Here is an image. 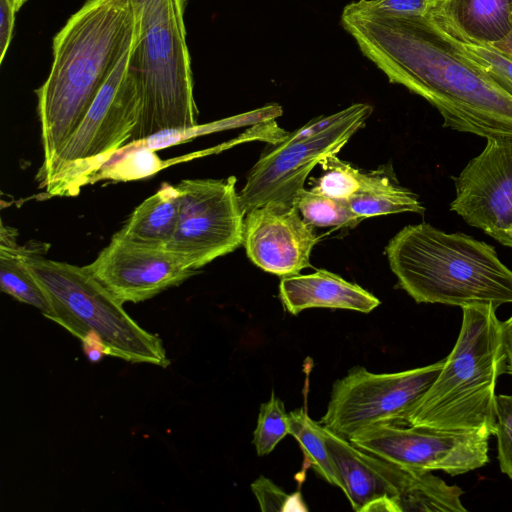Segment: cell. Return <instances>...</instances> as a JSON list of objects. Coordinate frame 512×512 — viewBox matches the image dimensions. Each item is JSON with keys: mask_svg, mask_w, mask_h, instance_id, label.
<instances>
[{"mask_svg": "<svg viewBox=\"0 0 512 512\" xmlns=\"http://www.w3.org/2000/svg\"><path fill=\"white\" fill-rule=\"evenodd\" d=\"M340 24L390 83L435 107L444 127L512 140V96L426 16L383 14L359 0L344 7Z\"/></svg>", "mask_w": 512, "mask_h": 512, "instance_id": "6da1fadb", "label": "cell"}, {"mask_svg": "<svg viewBox=\"0 0 512 512\" xmlns=\"http://www.w3.org/2000/svg\"><path fill=\"white\" fill-rule=\"evenodd\" d=\"M132 0H86L55 35L52 65L36 90L47 170L84 119L114 68L132 47Z\"/></svg>", "mask_w": 512, "mask_h": 512, "instance_id": "7a4b0ae2", "label": "cell"}, {"mask_svg": "<svg viewBox=\"0 0 512 512\" xmlns=\"http://www.w3.org/2000/svg\"><path fill=\"white\" fill-rule=\"evenodd\" d=\"M385 252L398 286L417 303L452 306L512 303V270L492 245L428 223L408 225Z\"/></svg>", "mask_w": 512, "mask_h": 512, "instance_id": "3957f363", "label": "cell"}, {"mask_svg": "<svg viewBox=\"0 0 512 512\" xmlns=\"http://www.w3.org/2000/svg\"><path fill=\"white\" fill-rule=\"evenodd\" d=\"M458 339L427 393L400 425L495 433L496 383L506 372L501 322L493 305L462 307Z\"/></svg>", "mask_w": 512, "mask_h": 512, "instance_id": "277c9868", "label": "cell"}, {"mask_svg": "<svg viewBox=\"0 0 512 512\" xmlns=\"http://www.w3.org/2000/svg\"><path fill=\"white\" fill-rule=\"evenodd\" d=\"M138 19L128 66L139 88L141 114L130 138L140 142L167 131L197 127L186 0H132Z\"/></svg>", "mask_w": 512, "mask_h": 512, "instance_id": "5b68a950", "label": "cell"}, {"mask_svg": "<svg viewBox=\"0 0 512 512\" xmlns=\"http://www.w3.org/2000/svg\"><path fill=\"white\" fill-rule=\"evenodd\" d=\"M24 261L48 296L54 322L84 340L95 334L108 355L132 363L170 365L162 340L139 326L87 269L25 250Z\"/></svg>", "mask_w": 512, "mask_h": 512, "instance_id": "8992f818", "label": "cell"}, {"mask_svg": "<svg viewBox=\"0 0 512 512\" xmlns=\"http://www.w3.org/2000/svg\"><path fill=\"white\" fill-rule=\"evenodd\" d=\"M131 48L53 163L37 175L47 193L76 194L130 140L141 114L138 84L128 66Z\"/></svg>", "mask_w": 512, "mask_h": 512, "instance_id": "52a82bcc", "label": "cell"}, {"mask_svg": "<svg viewBox=\"0 0 512 512\" xmlns=\"http://www.w3.org/2000/svg\"><path fill=\"white\" fill-rule=\"evenodd\" d=\"M372 112L371 105L355 103L314 118L272 144L249 171L238 193L243 212L268 203L294 205L312 169L340 152Z\"/></svg>", "mask_w": 512, "mask_h": 512, "instance_id": "ba28073f", "label": "cell"}, {"mask_svg": "<svg viewBox=\"0 0 512 512\" xmlns=\"http://www.w3.org/2000/svg\"><path fill=\"white\" fill-rule=\"evenodd\" d=\"M445 359L395 373H372L352 367L332 386L321 424L349 440L357 432L382 423L401 424L439 375Z\"/></svg>", "mask_w": 512, "mask_h": 512, "instance_id": "9c48e42d", "label": "cell"}, {"mask_svg": "<svg viewBox=\"0 0 512 512\" xmlns=\"http://www.w3.org/2000/svg\"><path fill=\"white\" fill-rule=\"evenodd\" d=\"M236 177L185 179L175 187L179 198L177 228L165 248L198 270L243 244L244 218Z\"/></svg>", "mask_w": 512, "mask_h": 512, "instance_id": "30bf717a", "label": "cell"}, {"mask_svg": "<svg viewBox=\"0 0 512 512\" xmlns=\"http://www.w3.org/2000/svg\"><path fill=\"white\" fill-rule=\"evenodd\" d=\"M487 429L443 430L395 423L367 427L349 438L356 447L400 466L459 475L488 461Z\"/></svg>", "mask_w": 512, "mask_h": 512, "instance_id": "8fae6325", "label": "cell"}, {"mask_svg": "<svg viewBox=\"0 0 512 512\" xmlns=\"http://www.w3.org/2000/svg\"><path fill=\"white\" fill-rule=\"evenodd\" d=\"M453 179L450 210L512 248V140L487 139L482 152Z\"/></svg>", "mask_w": 512, "mask_h": 512, "instance_id": "7c38bea8", "label": "cell"}, {"mask_svg": "<svg viewBox=\"0 0 512 512\" xmlns=\"http://www.w3.org/2000/svg\"><path fill=\"white\" fill-rule=\"evenodd\" d=\"M86 267L122 304L148 300L197 273L165 247L139 244L118 232Z\"/></svg>", "mask_w": 512, "mask_h": 512, "instance_id": "4fadbf2b", "label": "cell"}, {"mask_svg": "<svg viewBox=\"0 0 512 512\" xmlns=\"http://www.w3.org/2000/svg\"><path fill=\"white\" fill-rule=\"evenodd\" d=\"M296 205L268 203L245 214L243 245L248 258L262 270L282 277L311 267L318 237Z\"/></svg>", "mask_w": 512, "mask_h": 512, "instance_id": "5bb4252c", "label": "cell"}, {"mask_svg": "<svg viewBox=\"0 0 512 512\" xmlns=\"http://www.w3.org/2000/svg\"><path fill=\"white\" fill-rule=\"evenodd\" d=\"M324 436L353 510L397 512L396 499L413 469L368 453L325 427Z\"/></svg>", "mask_w": 512, "mask_h": 512, "instance_id": "9a60e30c", "label": "cell"}, {"mask_svg": "<svg viewBox=\"0 0 512 512\" xmlns=\"http://www.w3.org/2000/svg\"><path fill=\"white\" fill-rule=\"evenodd\" d=\"M426 17L458 42L493 45L512 30V0H431Z\"/></svg>", "mask_w": 512, "mask_h": 512, "instance_id": "2e32d148", "label": "cell"}, {"mask_svg": "<svg viewBox=\"0 0 512 512\" xmlns=\"http://www.w3.org/2000/svg\"><path fill=\"white\" fill-rule=\"evenodd\" d=\"M279 298L292 315L309 308L347 309L369 313L380 304L373 294L327 270L282 277Z\"/></svg>", "mask_w": 512, "mask_h": 512, "instance_id": "e0dca14e", "label": "cell"}, {"mask_svg": "<svg viewBox=\"0 0 512 512\" xmlns=\"http://www.w3.org/2000/svg\"><path fill=\"white\" fill-rule=\"evenodd\" d=\"M178 219L177 189L165 183L134 209L118 233L139 244L165 247L175 233Z\"/></svg>", "mask_w": 512, "mask_h": 512, "instance_id": "ac0fdd59", "label": "cell"}, {"mask_svg": "<svg viewBox=\"0 0 512 512\" xmlns=\"http://www.w3.org/2000/svg\"><path fill=\"white\" fill-rule=\"evenodd\" d=\"M25 248L16 242V232L11 227H1L0 287L16 300L31 305L48 319L54 311L48 296L33 277L24 261Z\"/></svg>", "mask_w": 512, "mask_h": 512, "instance_id": "d6986e66", "label": "cell"}, {"mask_svg": "<svg viewBox=\"0 0 512 512\" xmlns=\"http://www.w3.org/2000/svg\"><path fill=\"white\" fill-rule=\"evenodd\" d=\"M323 174L315 181L311 190L337 199L386 188L393 184L388 176L380 171L362 173L336 155L320 162Z\"/></svg>", "mask_w": 512, "mask_h": 512, "instance_id": "ffe728a7", "label": "cell"}, {"mask_svg": "<svg viewBox=\"0 0 512 512\" xmlns=\"http://www.w3.org/2000/svg\"><path fill=\"white\" fill-rule=\"evenodd\" d=\"M290 435H292L311 466L328 483L342 489L336 466L325 442L324 426L312 420L306 409L289 413Z\"/></svg>", "mask_w": 512, "mask_h": 512, "instance_id": "44dd1931", "label": "cell"}, {"mask_svg": "<svg viewBox=\"0 0 512 512\" xmlns=\"http://www.w3.org/2000/svg\"><path fill=\"white\" fill-rule=\"evenodd\" d=\"M295 205L306 223L316 227L354 228L363 217L351 209L346 199H337L305 188L298 191Z\"/></svg>", "mask_w": 512, "mask_h": 512, "instance_id": "7402d4cb", "label": "cell"}, {"mask_svg": "<svg viewBox=\"0 0 512 512\" xmlns=\"http://www.w3.org/2000/svg\"><path fill=\"white\" fill-rule=\"evenodd\" d=\"M347 201L353 212L364 219L402 212L422 214L425 211L414 193L396 183L380 190L356 194Z\"/></svg>", "mask_w": 512, "mask_h": 512, "instance_id": "603a6c76", "label": "cell"}, {"mask_svg": "<svg viewBox=\"0 0 512 512\" xmlns=\"http://www.w3.org/2000/svg\"><path fill=\"white\" fill-rule=\"evenodd\" d=\"M290 434L289 413L284 403L272 391L270 399L261 404L252 443L258 456L271 453L276 445Z\"/></svg>", "mask_w": 512, "mask_h": 512, "instance_id": "cb8c5ba5", "label": "cell"}, {"mask_svg": "<svg viewBox=\"0 0 512 512\" xmlns=\"http://www.w3.org/2000/svg\"><path fill=\"white\" fill-rule=\"evenodd\" d=\"M456 41V40H455ZM462 53L512 96V59L492 45L456 41Z\"/></svg>", "mask_w": 512, "mask_h": 512, "instance_id": "d4e9b609", "label": "cell"}, {"mask_svg": "<svg viewBox=\"0 0 512 512\" xmlns=\"http://www.w3.org/2000/svg\"><path fill=\"white\" fill-rule=\"evenodd\" d=\"M495 415L500 469L512 479V395H496Z\"/></svg>", "mask_w": 512, "mask_h": 512, "instance_id": "484cf974", "label": "cell"}, {"mask_svg": "<svg viewBox=\"0 0 512 512\" xmlns=\"http://www.w3.org/2000/svg\"><path fill=\"white\" fill-rule=\"evenodd\" d=\"M251 489L262 511L295 510L292 504H303L299 494H288L270 479L260 476L252 484ZM301 508V507H300ZM305 510L304 508H301Z\"/></svg>", "mask_w": 512, "mask_h": 512, "instance_id": "4316f807", "label": "cell"}, {"mask_svg": "<svg viewBox=\"0 0 512 512\" xmlns=\"http://www.w3.org/2000/svg\"><path fill=\"white\" fill-rule=\"evenodd\" d=\"M374 11L394 16H426L431 0H365Z\"/></svg>", "mask_w": 512, "mask_h": 512, "instance_id": "83f0119b", "label": "cell"}, {"mask_svg": "<svg viewBox=\"0 0 512 512\" xmlns=\"http://www.w3.org/2000/svg\"><path fill=\"white\" fill-rule=\"evenodd\" d=\"M16 12L12 0H0V63L3 62L13 37Z\"/></svg>", "mask_w": 512, "mask_h": 512, "instance_id": "f1b7e54d", "label": "cell"}, {"mask_svg": "<svg viewBox=\"0 0 512 512\" xmlns=\"http://www.w3.org/2000/svg\"><path fill=\"white\" fill-rule=\"evenodd\" d=\"M82 343L85 354L92 362H97L103 355H108L107 348L102 343L101 339L95 334L86 337L82 340Z\"/></svg>", "mask_w": 512, "mask_h": 512, "instance_id": "f546056e", "label": "cell"}, {"mask_svg": "<svg viewBox=\"0 0 512 512\" xmlns=\"http://www.w3.org/2000/svg\"><path fill=\"white\" fill-rule=\"evenodd\" d=\"M501 334L506 356V372L512 374V316L501 322Z\"/></svg>", "mask_w": 512, "mask_h": 512, "instance_id": "4dcf8cb0", "label": "cell"}, {"mask_svg": "<svg viewBox=\"0 0 512 512\" xmlns=\"http://www.w3.org/2000/svg\"><path fill=\"white\" fill-rule=\"evenodd\" d=\"M492 46L512 59V30L503 40L493 44Z\"/></svg>", "mask_w": 512, "mask_h": 512, "instance_id": "1f68e13d", "label": "cell"}, {"mask_svg": "<svg viewBox=\"0 0 512 512\" xmlns=\"http://www.w3.org/2000/svg\"><path fill=\"white\" fill-rule=\"evenodd\" d=\"M27 0H12L17 11L26 3Z\"/></svg>", "mask_w": 512, "mask_h": 512, "instance_id": "d6a6232c", "label": "cell"}]
</instances>
